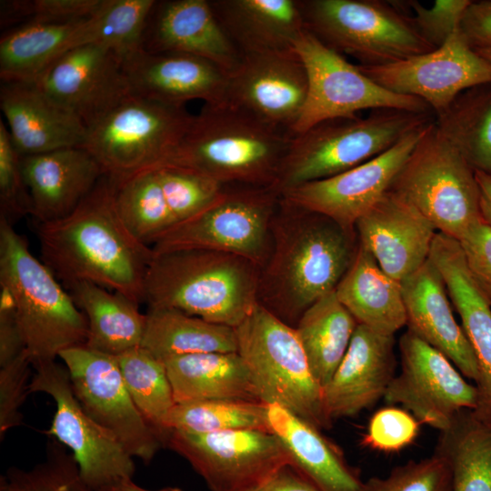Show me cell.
I'll return each mask as SVG.
<instances>
[{
    "instance_id": "obj_1",
    "label": "cell",
    "mask_w": 491,
    "mask_h": 491,
    "mask_svg": "<svg viewBox=\"0 0 491 491\" xmlns=\"http://www.w3.org/2000/svg\"><path fill=\"white\" fill-rule=\"evenodd\" d=\"M43 262L65 286L86 281L145 302V280L153 250L122 221L115 183L104 175L66 216L37 224Z\"/></svg>"
},
{
    "instance_id": "obj_2",
    "label": "cell",
    "mask_w": 491,
    "mask_h": 491,
    "mask_svg": "<svg viewBox=\"0 0 491 491\" xmlns=\"http://www.w3.org/2000/svg\"><path fill=\"white\" fill-rule=\"evenodd\" d=\"M358 244L356 231L281 195L270 251L259 269L258 304L295 327L313 304L335 291Z\"/></svg>"
},
{
    "instance_id": "obj_3",
    "label": "cell",
    "mask_w": 491,
    "mask_h": 491,
    "mask_svg": "<svg viewBox=\"0 0 491 491\" xmlns=\"http://www.w3.org/2000/svg\"><path fill=\"white\" fill-rule=\"evenodd\" d=\"M291 139L227 102L204 105L162 165L192 169L223 185L274 187Z\"/></svg>"
},
{
    "instance_id": "obj_4",
    "label": "cell",
    "mask_w": 491,
    "mask_h": 491,
    "mask_svg": "<svg viewBox=\"0 0 491 491\" xmlns=\"http://www.w3.org/2000/svg\"><path fill=\"white\" fill-rule=\"evenodd\" d=\"M259 266L225 252L184 249L154 254L145 280L148 307L174 308L238 326L256 308Z\"/></svg>"
},
{
    "instance_id": "obj_5",
    "label": "cell",
    "mask_w": 491,
    "mask_h": 491,
    "mask_svg": "<svg viewBox=\"0 0 491 491\" xmlns=\"http://www.w3.org/2000/svg\"><path fill=\"white\" fill-rule=\"evenodd\" d=\"M0 287L11 296L32 366L85 345L87 320L73 297L28 244L0 216Z\"/></svg>"
},
{
    "instance_id": "obj_6",
    "label": "cell",
    "mask_w": 491,
    "mask_h": 491,
    "mask_svg": "<svg viewBox=\"0 0 491 491\" xmlns=\"http://www.w3.org/2000/svg\"><path fill=\"white\" fill-rule=\"evenodd\" d=\"M433 115L381 108L371 110L365 116L320 122L292 136L273 188L281 195L296 186L346 172L435 121Z\"/></svg>"
},
{
    "instance_id": "obj_7",
    "label": "cell",
    "mask_w": 491,
    "mask_h": 491,
    "mask_svg": "<svg viewBox=\"0 0 491 491\" xmlns=\"http://www.w3.org/2000/svg\"><path fill=\"white\" fill-rule=\"evenodd\" d=\"M305 29L359 65L381 66L435 49L419 33L406 2L298 0Z\"/></svg>"
},
{
    "instance_id": "obj_8",
    "label": "cell",
    "mask_w": 491,
    "mask_h": 491,
    "mask_svg": "<svg viewBox=\"0 0 491 491\" xmlns=\"http://www.w3.org/2000/svg\"><path fill=\"white\" fill-rule=\"evenodd\" d=\"M235 331L237 353L258 399L277 404L320 430L329 429L333 422L325 410L323 387L310 369L295 327L258 304Z\"/></svg>"
},
{
    "instance_id": "obj_9",
    "label": "cell",
    "mask_w": 491,
    "mask_h": 491,
    "mask_svg": "<svg viewBox=\"0 0 491 491\" xmlns=\"http://www.w3.org/2000/svg\"><path fill=\"white\" fill-rule=\"evenodd\" d=\"M389 189L416 206L437 232L457 241L482 217L476 170L435 121L424 128Z\"/></svg>"
},
{
    "instance_id": "obj_10",
    "label": "cell",
    "mask_w": 491,
    "mask_h": 491,
    "mask_svg": "<svg viewBox=\"0 0 491 491\" xmlns=\"http://www.w3.org/2000/svg\"><path fill=\"white\" fill-rule=\"evenodd\" d=\"M193 117L185 106L129 95L87 127L83 147L105 175L122 179L165 164Z\"/></svg>"
},
{
    "instance_id": "obj_11",
    "label": "cell",
    "mask_w": 491,
    "mask_h": 491,
    "mask_svg": "<svg viewBox=\"0 0 491 491\" xmlns=\"http://www.w3.org/2000/svg\"><path fill=\"white\" fill-rule=\"evenodd\" d=\"M273 187L225 185L195 215L175 223L151 245L153 254L205 249L235 254L259 266L271 246V225L280 200Z\"/></svg>"
},
{
    "instance_id": "obj_12",
    "label": "cell",
    "mask_w": 491,
    "mask_h": 491,
    "mask_svg": "<svg viewBox=\"0 0 491 491\" xmlns=\"http://www.w3.org/2000/svg\"><path fill=\"white\" fill-rule=\"evenodd\" d=\"M294 49L306 69L308 91L292 136L325 120L353 117L363 110L394 108L433 113L422 99L379 85L357 65L349 63L306 29L295 42Z\"/></svg>"
},
{
    "instance_id": "obj_13",
    "label": "cell",
    "mask_w": 491,
    "mask_h": 491,
    "mask_svg": "<svg viewBox=\"0 0 491 491\" xmlns=\"http://www.w3.org/2000/svg\"><path fill=\"white\" fill-rule=\"evenodd\" d=\"M35 368L30 393L47 394L55 403L47 435L71 451L87 485L95 491H114L125 481L133 479V456L83 408L65 365L55 360Z\"/></svg>"
},
{
    "instance_id": "obj_14",
    "label": "cell",
    "mask_w": 491,
    "mask_h": 491,
    "mask_svg": "<svg viewBox=\"0 0 491 491\" xmlns=\"http://www.w3.org/2000/svg\"><path fill=\"white\" fill-rule=\"evenodd\" d=\"M166 446L183 456L211 491H255L290 456L270 431L194 434L172 430Z\"/></svg>"
},
{
    "instance_id": "obj_15",
    "label": "cell",
    "mask_w": 491,
    "mask_h": 491,
    "mask_svg": "<svg viewBox=\"0 0 491 491\" xmlns=\"http://www.w3.org/2000/svg\"><path fill=\"white\" fill-rule=\"evenodd\" d=\"M85 412L133 456L149 464L165 445L135 406L116 356L80 345L60 353Z\"/></svg>"
},
{
    "instance_id": "obj_16",
    "label": "cell",
    "mask_w": 491,
    "mask_h": 491,
    "mask_svg": "<svg viewBox=\"0 0 491 491\" xmlns=\"http://www.w3.org/2000/svg\"><path fill=\"white\" fill-rule=\"evenodd\" d=\"M401 370L384 396L421 424L442 431L461 411L474 410L477 393L441 352L407 330L399 340Z\"/></svg>"
},
{
    "instance_id": "obj_17",
    "label": "cell",
    "mask_w": 491,
    "mask_h": 491,
    "mask_svg": "<svg viewBox=\"0 0 491 491\" xmlns=\"http://www.w3.org/2000/svg\"><path fill=\"white\" fill-rule=\"evenodd\" d=\"M357 65L384 88L422 99L436 117L463 91L491 83V62L473 50L458 30L430 52L386 65Z\"/></svg>"
},
{
    "instance_id": "obj_18",
    "label": "cell",
    "mask_w": 491,
    "mask_h": 491,
    "mask_svg": "<svg viewBox=\"0 0 491 491\" xmlns=\"http://www.w3.org/2000/svg\"><path fill=\"white\" fill-rule=\"evenodd\" d=\"M307 91L306 69L295 49L249 54L229 75L226 102L291 135Z\"/></svg>"
},
{
    "instance_id": "obj_19",
    "label": "cell",
    "mask_w": 491,
    "mask_h": 491,
    "mask_svg": "<svg viewBox=\"0 0 491 491\" xmlns=\"http://www.w3.org/2000/svg\"><path fill=\"white\" fill-rule=\"evenodd\" d=\"M426 125L410 132L388 150L357 166L296 186L280 195L356 231V221L389 190Z\"/></svg>"
},
{
    "instance_id": "obj_20",
    "label": "cell",
    "mask_w": 491,
    "mask_h": 491,
    "mask_svg": "<svg viewBox=\"0 0 491 491\" xmlns=\"http://www.w3.org/2000/svg\"><path fill=\"white\" fill-rule=\"evenodd\" d=\"M35 84L87 127L130 95L122 58L98 45L68 50Z\"/></svg>"
},
{
    "instance_id": "obj_21",
    "label": "cell",
    "mask_w": 491,
    "mask_h": 491,
    "mask_svg": "<svg viewBox=\"0 0 491 491\" xmlns=\"http://www.w3.org/2000/svg\"><path fill=\"white\" fill-rule=\"evenodd\" d=\"M130 95L185 106L227 101L229 75L213 62L184 53H151L143 47L122 58Z\"/></svg>"
},
{
    "instance_id": "obj_22",
    "label": "cell",
    "mask_w": 491,
    "mask_h": 491,
    "mask_svg": "<svg viewBox=\"0 0 491 491\" xmlns=\"http://www.w3.org/2000/svg\"><path fill=\"white\" fill-rule=\"evenodd\" d=\"M358 241L401 283L429 257L434 225L411 203L387 190L356 223Z\"/></svg>"
},
{
    "instance_id": "obj_23",
    "label": "cell",
    "mask_w": 491,
    "mask_h": 491,
    "mask_svg": "<svg viewBox=\"0 0 491 491\" xmlns=\"http://www.w3.org/2000/svg\"><path fill=\"white\" fill-rule=\"evenodd\" d=\"M428 258L443 277L476 360L477 400L473 412L491 426V301L472 276L457 240L437 232Z\"/></svg>"
},
{
    "instance_id": "obj_24",
    "label": "cell",
    "mask_w": 491,
    "mask_h": 491,
    "mask_svg": "<svg viewBox=\"0 0 491 491\" xmlns=\"http://www.w3.org/2000/svg\"><path fill=\"white\" fill-rule=\"evenodd\" d=\"M394 348V336L358 324L344 358L323 387L331 422L355 416L384 398L396 376Z\"/></svg>"
},
{
    "instance_id": "obj_25",
    "label": "cell",
    "mask_w": 491,
    "mask_h": 491,
    "mask_svg": "<svg viewBox=\"0 0 491 491\" xmlns=\"http://www.w3.org/2000/svg\"><path fill=\"white\" fill-rule=\"evenodd\" d=\"M142 47L151 53H184L205 58L230 75L242 55L229 39L209 0L156 2Z\"/></svg>"
},
{
    "instance_id": "obj_26",
    "label": "cell",
    "mask_w": 491,
    "mask_h": 491,
    "mask_svg": "<svg viewBox=\"0 0 491 491\" xmlns=\"http://www.w3.org/2000/svg\"><path fill=\"white\" fill-rule=\"evenodd\" d=\"M0 108L20 155L83 146L87 126L35 83L2 82Z\"/></svg>"
},
{
    "instance_id": "obj_27",
    "label": "cell",
    "mask_w": 491,
    "mask_h": 491,
    "mask_svg": "<svg viewBox=\"0 0 491 491\" xmlns=\"http://www.w3.org/2000/svg\"><path fill=\"white\" fill-rule=\"evenodd\" d=\"M31 200V215L38 223L72 213L105 175L98 161L83 146L20 155Z\"/></svg>"
},
{
    "instance_id": "obj_28",
    "label": "cell",
    "mask_w": 491,
    "mask_h": 491,
    "mask_svg": "<svg viewBox=\"0 0 491 491\" xmlns=\"http://www.w3.org/2000/svg\"><path fill=\"white\" fill-rule=\"evenodd\" d=\"M408 330L441 352L466 378L478 375L472 346L455 319L443 277L428 258L401 283Z\"/></svg>"
},
{
    "instance_id": "obj_29",
    "label": "cell",
    "mask_w": 491,
    "mask_h": 491,
    "mask_svg": "<svg viewBox=\"0 0 491 491\" xmlns=\"http://www.w3.org/2000/svg\"><path fill=\"white\" fill-rule=\"evenodd\" d=\"M267 419L291 466L319 491H365L359 471L319 428L277 404H267Z\"/></svg>"
},
{
    "instance_id": "obj_30",
    "label": "cell",
    "mask_w": 491,
    "mask_h": 491,
    "mask_svg": "<svg viewBox=\"0 0 491 491\" xmlns=\"http://www.w3.org/2000/svg\"><path fill=\"white\" fill-rule=\"evenodd\" d=\"M224 31L241 53L294 49L305 30L298 0H209Z\"/></svg>"
},
{
    "instance_id": "obj_31",
    "label": "cell",
    "mask_w": 491,
    "mask_h": 491,
    "mask_svg": "<svg viewBox=\"0 0 491 491\" xmlns=\"http://www.w3.org/2000/svg\"><path fill=\"white\" fill-rule=\"evenodd\" d=\"M335 292L359 325L387 336L406 325L401 284L360 243Z\"/></svg>"
},
{
    "instance_id": "obj_32",
    "label": "cell",
    "mask_w": 491,
    "mask_h": 491,
    "mask_svg": "<svg viewBox=\"0 0 491 491\" xmlns=\"http://www.w3.org/2000/svg\"><path fill=\"white\" fill-rule=\"evenodd\" d=\"M162 361L176 404L206 399L260 401L249 370L237 352L191 354Z\"/></svg>"
},
{
    "instance_id": "obj_33",
    "label": "cell",
    "mask_w": 491,
    "mask_h": 491,
    "mask_svg": "<svg viewBox=\"0 0 491 491\" xmlns=\"http://www.w3.org/2000/svg\"><path fill=\"white\" fill-rule=\"evenodd\" d=\"M88 324L85 346L118 356L141 346L146 315L125 296L96 284L80 281L66 286Z\"/></svg>"
},
{
    "instance_id": "obj_34",
    "label": "cell",
    "mask_w": 491,
    "mask_h": 491,
    "mask_svg": "<svg viewBox=\"0 0 491 491\" xmlns=\"http://www.w3.org/2000/svg\"><path fill=\"white\" fill-rule=\"evenodd\" d=\"M85 19L65 23L28 22L0 40V77L6 83H36L62 55L74 48Z\"/></svg>"
},
{
    "instance_id": "obj_35",
    "label": "cell",
    "mask_w": 491,
    "mask_h": 491,
    "mask_svg": "<svg viewBox=\"0 0 491 491\" xmlns=\"http://www.w3.org/2000/svg\"><path fill=\"white\" fill-rule=\"evenodd\" d=\"M141 346L157 358L210 352H237L235 328L174 308L148 307Z\"/></svg>"
},
{
    "instance_id": "obj_36",
    "label": "cell",
    "mask_w": 491,
    "mask_h": 491,
    "mask_svg": "<svg viewBox=\"0 0 491 491\" xmlns=\"http://www.w3.org/2000/svg\"><path fill=\"white\" fill-rule=\"evenodd\" d=\"M357 326L333 291L313 304L295 326L310 369L322 387L344 358Z\"/></svg>"
},
{
    "instance_id": "obj_37",
    "label": "cell",
    "mask_w": 491,
    "mask_h": 491,
    "mask_svg": "<svg viewBox=\"0 0 491 491\" xmlns=\"http://www.w3.org/2000/svg\"><path fill=\"white\" fill-rule=\"evenodd\" d=\"M434 453L449 466L451 491H491V426L473 410L459 412L440 431Z\"/></svg>"
},
{
    "instance_id": "obj_38",
    "label": "cell",
    "mask_w": 491,
    "mask_h": 491,
    "mask_svg": "<svg viewBox=\"0 0 491 491\" xmlns=\"http://www.w3.org/2000/svg\"><path fill=\"white\" fill-rule=\"evenodd\" d=\"M435 123L475 170L491 175V83L460 93Z\"/></svg>"
},
{
    "instance_id": "obj_39",
    "label": "cell",
    "mask_w": 491,
    "mask_h": 491,
    "mask_svg": "<svg viewBox=\"0 0 491 491\" xmlns=\"http://www.w3.org/2000/svg\"><path fill=\"white\" fill-rule=\"evenodd\" d=\"M116 359L135 406L166 446L171 433L167 420L176 403L164 362L143 346Z\"/></svg>"
},
{
    "instance_id": "obj_40",
    "label": "cell",
    "mask_w": 491,
    "mask_h": 491,
    "mask_svg": "<svg viewBox=\"0 0 491 491\" xmlns=\"http://www.w3.org/2000/svg\"><path fill=\"white\" fill-rule=\"evenodd\" d=\"M112 179L115 205L122 221L136 239L151 246L162 233L175 224L155 169Z\"/></svg>"
},
{
    "instance_id": "obj_41",
    "label": "cell",
    "mask_w": 491,
    "mask_h": 491,
    "mask_svg": "<svg viewBox=\"0 0 491 491\" xmlns=\"http://www.w3.org/2000/svg\"><path fill=\"white\" fill-rule=\"evenodd\" d=\"M155 4L154 0H105L98 12L81 25L75 47L98 45L125 57L142 47Z\"/></svg>"
},
{
    "instance_id": "obj_42",
    "label": "cell",
    "mask_w": 491,
    "mask_h": 491,
    "mask_svg": "<svg viewBox=\"0 0 491 491\" xmlns=\"http://www.w3.org/2000/svg\"><path fill=\"white\" fill-rule=\"evenodd\" d=\"M170 431L210 434L234 430L270 431L267 404L257 400L206 399L177 403L167 420Z\"/></svg>"
},
{
    "instance_id": "obj_43",
    "label": "cell",
    "mask_w": 491,
    "mask_h": 491,
    "mask_svg": "<svg viewBox=\"0 0 491 491\" xmlns=\"http://www.w3.org/2000/svg\"><path fill=\"white\" fill-rule=\"evenodd\" d=\"M0 491H95L84 480L73 454L55 439L45 458L32 468L11 466L0 477Z\"/></svg>"
},
{
    "instance_id": "obj_44",
    "label": "cell",
    "mask_w": 491,
    "mask_h": 491,
    "mask_svg": "<svg viewBox=\"0 0 491 491\" xmlns=\"http://www.w3.org/2000/svg\"><path fill=\"white\" fill-rule=\"evenodd\" d=\"M175 223L186 220L214 203L225 185L195 170L161 165L155 168Z\"/></svg>"
},
{
    "instance_id": "obj_45",
    "label": "cell",
    "mask_w": 491,
    "mask_h": 491,
    "mask_svg": "<svg viewBox=\"0 0 491 491\" xmlns=\"http://www.w3.org/2000/svg\"><path fill=\"white\" fill-rule=\"evenodd\" d=\"M365 491H451V472L437 454L394 467L385 477L365 481Z\"/></svg>"
},
{
    "instance_id": "obj_46",
    "label": "cell",
    "mask_w": 491,
    "mask_h": 491,
    "mask_svg": "<svg viewBox=\"0 0 491 491\" xmlns=\"http://www.w3.org/2000/svg\"><path fill=\"white\" fill-rule=\"evenodd\" d=\"M0 216L10 223L31 215V200L9 131L0 120Z\"/></svg>"
},
{
    "instance_id": "obj_47",
    "label": "cell",
    "mask_w": 491,
    "mask_h": 491,
    "mask_svg": "<svg viewBox=\"0 0 491 491\" xmlns=\"http://www.w3.org/2000/svg\"><path fill=\"white\" fill-rule=\"evenodd\" d=\"M420 424L403 407H383L376 411L369 419L361 444L379 452H399L416 440L420 431Z\"/></svg>"
},
{
    "instance_id": "obj_48",
    "label": "cell",
    "mask_w": 491,
    "mask_h": 491,
    "mask_svg": "<svg viewBox=\"0 0 491 491\" xmlns=\"http://www.w3.org/2000/svg\"><path fill=\"white\" fill-rule=\"evenodd\" d=\"M105 0H16L5 2L2 19L25 17L28 22L65 23L88 18Z\"/></svg>"
},
{
    "instance_id": "obj_49",
    "label": "cell",
    "mask_w": 491,
    "mask_h": 491,
    "mask_svg": "<svg viewBox=\"0 0 491 491\" xmlns=\"http://www.w3.org/2000/svg\"><path fill=\"white\" fill-rule=\"evenodd\" d=\"M32 363L27 350L0 366V437L23 423L21 406L30 393L28 377Z\"/></svg>"
},
{
    "instance_id": "obj_50",
    "label": "cell",
    "mask_w": 491,
    "mask_h": 491,
    "mask_svg": "<svg viewBox=\"0 0 491 491\" xmlns=\"http://www.w3.org/2000/svg\"><path fill=\"white\" fill-rule=\"evenodd\" d=\"M469 0H436L426 7L417 1H407L412 18L421 35L435 48L442 46L458 30Z\"/></svg>"
},
{
    "instance_id": "obj_51",
    "label": "cell",
    "mask_w": 491,
    "mask_h": 491,
    "mask_svg": "<svg viewBox=\"0 0 491 491\" xmlns=\"http://www.w3.org/2000/svg\"><path fill=\"white\" fill-rule=\"evenodd\" d=\"M458 242L472 276L491 301V226L481 217Z\"/></svg>"
},
{
    "instance_id": "obj_52",
    "label": "cell",
    "mask_w": 491,
    "mask_h": 491,
    "mask_svg": "<svg viewBox=\"0 0 491 491\" xmlns=\"http://www.w3.org/2000/svg\"><path fill=\"white\" fill-rule=\"evenodd\" d=\"M0 366L26 350L23 333L10 295L0 289Z\"/></svg>"
},
{
    "instance_id": "obj_53",
    "label": "cell",
    "mask_w": 491,
    "mask_h": 491,
    "mask_svg": "<svg viewBox=\"0 0 491 491\" xmlns=\"http://www.w3.org/2000/svg\"><path fill=\"white\" fill-rule=\"evenodd\" d=\"M458 31L473 50L491 49V0L471 1L461 17Z\"/></svg>"
},
{
    "instance_id": "obj_54",
    "label": "cell",
    "mask_w": 491,
    "mask_h": 491,
    "mask_svg": "<svg viewBox=\"0 0 491 491\" xmlns=\"http://www.w3.org/2000/svg\"><path fill=\"white\" fill-rule=\"evenodd\" d=\"M255 491H319L290 464L281 467Z\"/></svg>"
},
{
    "instance_id": "obj_55",
    "label": "cell",
    "mask_w": 491,
    "mask_h": 491,
    "mask_svg": "<svg viewBox=\"0 0 491 491\" xmlns=\"http://www.w3.org/2000/svg\"><path fill=\"white\" fill-rule=\"evenodd\" d=\"M482 218L491 226V175L476 170Z\"/></svg>"
},
{
    "instance_id": "obj_56",
    "label": "cell",
    "mask_w": 491,
    "mask_h": 491,
    "mask_svg": "<svg viewBox=\"0 0 491 491\" xmlns=\"http://www.w3.org/2000/svg\"><path fill=\"white\" fill-rule=\"evenodd\" d=\"M114 491H183L180 487L177 486H166L158 490H147L137 484H135L133 479L126 480L122 483Z\"/></svg>"
},
{
    "instance_id": "obj_57",
    "label": "cell",
    "mask_w": 491,
    "mask_h": 491,
    "mask_svg": "<svg viewBox=\"0 0 491 491\" xmlns=\"http://www.w3.org/2000/svg\"><path fill=\"white\" fill-rule=\"evenodd\" d=\"M476 52L489 62H491V49H482Z\"/></svg>"
}]
</instances>
